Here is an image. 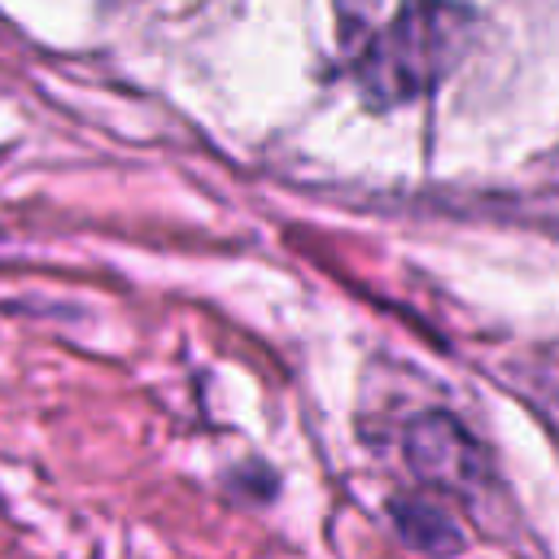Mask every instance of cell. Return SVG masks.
<instances>
[{"mask_svg": "<svg viewBox=\"0 0 559 559\" xmlns=\"http://www.w3.org/2000/svg\"><path fill=\"white\" fill-rule=\"evenodd\" d=\"M476 39V9L463 0H406L384 31L358 52L354 79L376 109L406 105L432 92L467 57Z\"/></svg>", "mask_w": 559, "mask_h": 559, "instance_id": "1", "label": "cell"}, {"mask_svg": "<svg viewBox=\"0 0 559 559\" xmlns=\"http://www.w3.org/2000/svg\"><path fill=\"white\" fill-rule=\"evenodd\" d=\"M402 454L411 463V472L441 489V493H459V498H480L493 480L489 454L485 445L445 411H424L406 424L402 437Z\"/></svg>", "mask_w": 559, "mask_h": 559, "instance_id": "2", "label": "cell"}, {"mask_svg": "<svg viewBox=\"0 0 559 559\" xmlns=\"http://www.w3.org/2000/svg\"><path fill=\"white\" fill-rule=\"evenodd\" d=\"M389 520L397 528V537L424 555H459L463 550V528L459 520L428 498H393L389 502Z\"/></svg>", "mask_w": 559, "mask_h": 559, "instance_id": "3", "label": "cell"}]
</instances>
